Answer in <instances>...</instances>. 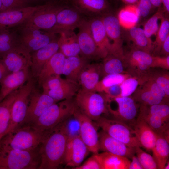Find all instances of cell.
Here are the masks:
<instances>
[{
  "mask_svg": "<svg viewBox=\"0 0 169 169\" xmlns=\"http://www.w3.org/2000/svg\"><path fill=\"white\" fill-rule=\"evenodd\" d=\"M69 119L52 130L40 146L39 169H56L64 163L67 144L70 135Z\"/></svg>",
  "mask_w": 169,
  "mask_h": 169,
  "instance_id": "obj_1",
  "label": "cell"
},
{
  "mask_svg": "<svg viewBox=\"0 0 169 169\" xmlns=\"http://www.w3.org/2000/svg\"><path fill=\"white\" fill-rule=\"evenodd\" d=\"M51 131H40L30 124H23L5 136L1 141L0 147L26 151L37 150Z\"/></svg>",
  "mask_w": 169,
  "mask_h": 169,
  "instance_id": "obj_2",
  "label": "cell"
},
{
  "mask_svg": "<svg viewBox=\"0 0 169 169\" xmlns=\"http://www.w3.org/2000/svg\"><path fill=\"white\" fill-rule=\"evenodd\" d=\"M50 106L31 125L34 128L42 131H49L73 116L77 108L73 98L61 100Z\"/></svg>",
  "mask_w": 169,
  "mask_h": 169,
  "instance_id": "obj_3",
  "label": "cell"
},
{
  "mask_svg": "<svg viewBox=\"0 0 169 169\" xmlns=\"http://www.w3.org/2000/svg\"><path fill=\"white\" fill-rule=\"evenodd\" d=\"M74 97L77 108L94 121L103 114H109L107 100L103 93L80 88Z\"/></svg>",
  "mask_w": 169,
  "mask_h": 169,
  "instance_id": "obj_4",
  "label": "cell"
},
{
  "mask_svg": "<svg viewBox=\"0 0 169 169\" xmlns=\"http://www.w3.org/2000/svg\"><path fill=\"white\" fill-rule=\"evenodd\" d=\"M39 149L26 151L0 147V169H39Z\"/></svg>",
  "mask_w": 169,
  "mask_h": 169,
  "instance_id": "obj_5",
  "label": "cell"
},
{
  "mask_svg": "<svg viewBox=\"0 0 169 169\" xmlns=\"http://www.w3.org/2000/svg\"><path fill=\"white\" fill-rule=\"evenodd\" d=\"M67 6L52 3L43 5L22 23L23 31L29 29L49 31L55 25L59 12Z\"/></svg>",
  "mask_w": 169,
  "mask_h": 169,
  "instance_id": "obj_6",
  "label": "cell"
},
{
  "mask_svg": "<svg viewBox=\"0 0 169 169\" xmlns=\"http://www.w3.org/2000/svg\"><path fill=\"white\" fill-rule=\"evenodd\" d=\"M95 122L99 127L115 139L130 147H141L134 130L127 124L102 116Z\"/></svg>",
  "mask_w": 169,
  "mask_h": 169,
  "instance_id": "obj_7",
  "label": "cell"
},
{
  "mask_svg": "<svg viewBox=\"0 0 169 169\" xmlns=\"http://www.w3.org/2000/svg\"><path fill=\"white\" fill-rule=\"evenodd\" d=\"M153 56L143 51L131 47L129 51L124 53L126 73L141 79L144 78L151 68Z\"/></svg>",
  "mask_w": 169,
  "mask_h": 169,
  "instance_id": "obj_8",
  "label": "cell"
},
{
  "mask_svg": "<svg viewBox=\"0 0 169 169\" xmlns=\"http://www.w3.org/2000/svg\"><path fill=\"white\" fill-rule=\"evenodd\" d=\"M33 86V81L29 80L18 90L12 106L9 125L6 135L22 124L26 117Z\"/></svg>",
  "mask_w": 169,
  "mask_h": 169,
  "instance_id": "obj_9",
  "label": "cell"
},
{
  "mask_svg": "<svg viewBox=\"0 0 169 169\" xmlns=\"http://www.w3.org/2000/svg\"><path fill=\"white\" fill-rule=\"evenodd\" d=\"M73 116L79 125V136L90 152L98 153L99 127L94 121L82 113L77 108Z\"/></svg>",
  "mask_w": 169,
  "mask_h": 169,
  "instance_id": "obj_10",
  "label": "cell"
},
{
  "mask_svg": "<svg viewBox=\"0 0 169 169\" xmlns=\"http://www.w3.org/2000/svg\"><path fill=\"white\" fill-rule=\"evenodd\" d=\"M115 101L117 104L116 110L109 109V113L113 119L124 122L132 127L136 122L139 111L138 105L132 97H118L109 99Z\"/></svg>",
  "mask_w": 169,
  "mask_h": 169,
  "instance_id": "obj_11",
  "label": "cell"
},
{
  "mask_svg": "<svg viewBox=\"0 0 169 169\" xmlns=\"http://www.w3.org/2000/svg\"><path fill=\"white\" fill-rule=\"evenodd\" d=\"M87 18L74 7L68 6L59 12L55 25L48 31L56 34L66 31H74Z\"/></svg>",
  "mask_w": 169,
  "mask_h": 169,
  "instance_id": "obj_12",
  "label": "cell"
},
{
  "mask_svg": "<svg viewBox=\"0 0 169 169\" xmlns=\"http://www.w3.org/2000/svg\"><path fill=\"white\" fill-rule=\"evenodd\" d=\"M101 18L112 45L110 54L123 55V33L117 16L111 12Z\"/></svg>",
  "mask_w": 169,
  "mask_h": 169,
  "instance_id": "obj_13",
  "label": "cell"
},
{
  "mask_svg": "<svg viewBox=\"0 0 169 169\" xmlns=\"http://www.w3.org/2000/svg\"><path fill=\"white\" fill-rule=\"evenodd\" d=\"M89 152L79 135H70L67 144L64 163L67 166L74 168L78 167L81 165Z\"/></svg>",
  "mask_w": 169,
  "mask_h": 169,
  "instance_id": "obj_14",
  "label": "cell"
},
{
  "mask_svg": "<svg viewBox=\"0 0 169 169\" xmlns=\"http://www.w3.org/2000/svg\"><path fill=\"white\" fill-rule=\"evenodd\" d=\"M77 34L81 56L88 60L100 59L91 32L90 19L84 20L78 28Z\"/></svg>",
  "mask_w": 169,
  "mask_h": 169,
  "instance_id": "obj_15",
  "label": "cell"
},
{
  "mask_svg": "<svg viewBox=\"0 0 169 169\" xmlns=\"http://www.w3.org/2000/svg\"><path fill=\"white\" fill-rule=\"evenodd\" d=\"M56 102L50 96L43 93L31 94L26 117L22 125L32 124L50 106Z\"/></svg>",
  "mask_w": 169,
  "mask_h": 169,
  "instance_id": "obj_16",
  "label": "cell"
},
{
  "mask_svg": "<svg viewBox=\"0 0 169 169\" xmlns=\"http://www.w3.org/2000/svg\"><path fill=\"white\" fill-rule=\"evenodd\" d=\"M2 62L8 71L16 72L30 66L31 55L21 46H15L3 55Z\"/></svg>",
  "mask_w": 169,
  "mask_h": 169,
  "instance_id": "obj_17",
  "label": "cell"
},
{
  "mask_svg": "<svg viewBox=\"0 0 169 169\" xmlns=\"http://www.w3.org/2000/svg\"><path fill=\"white\" fill-rule=\"evenodd\" d=\"M40 29L23 30L20 38L22 46L29 52L38 50L47 45L56 37L55 34Z\"/></svg>",
  "mask_w": 169,
  "mask_h": 169,
  "instance_id": "obj_18",
  "label": "cell"
},
{
  "mask_svg": "<svg viewBox=\"0 0 169 169\" xmlns=\"http://www.w3.org/2000/svg\"><path fill=\"white\" fill-rule=\"evenodd\" d=\"M43 5L0 12V31L22 24Z\"/></svg>",
  "mask_w": 169,
  "mask_h": 169,
  "instance_id": "obj_19",
  "label": "cell"
},
{
  "mask_svg": "<svg viewBox=\"0 0 169 169\" xmlns=\"http://www.w3.org/2000/svg\"><path fill=\"white\" fill-rule=\"evenodd\" d=\"M99 133V150L131 158L135 154V148L130 147L115 139L102 130Z\"/></svg>",
  "mask_w": 169,
  "mask_h": 169,
  "instance_id": "obj_20",
  "label": "cell"
},
{
  "mask_svg": "<svg viewBox=\"0 0 169 169\" xmlns=\"http://www.w3.org/2000/svg\"><path fill=\"white\" fill-rule=\"evenodd\" d=\"M72 6L89 19L102 17L111 12L107 0H72Z\"/></svg>",
  "mask_w": 169,
  "mask_h": 169,
  "instance_id": "obj_21",
  "label": "cell"
},
{
  "mask_svg": "<svg viewBox=\"0 0 169 169\" xmlns=\"http://www.w3.org/2000/svg\"><path fill=\"white\" fill-rule=\"evenodd\" d=\"M93 37L100 59H103L112 51V45L101 17L90 19Z\"/></svg>",
  "mask_w": 169,
  "mask_h": 169,
  "instance_id": "obj_22",
  "label": "cell"
},
{
  "mask_svg": "<svg viewBox=\"0 0 169 169\" xmlns=\"http://www.w3.org/2000/svg\"><path fill=\"white\" fill-rule=\"evenodd\" d=\"M58 39L56 38L47 45L35 51L31 55L30 66L34 75L38 76L44 64L59 51Z\"/></svg>",
  "mask_w": 169,
  "mask_h": 169,
  "instance_id": "obj_23",
  "label": "cell"
},
{
  "mask_svg": "<svg viewBox=\"0 0 169 169\" xmlns=\"http://www.w3.org/2000/svg\"><path fill=\"white\" fill-rule=\"evenodd\" d=\"M28 69L7 74L0 81V103L14 90L22 87L28 76Z\"/></svg>",
  "mask_w": 169,
  "mask_h": 169,
  "instance_id": "obj_24",
  "label": "cell"
},
{
  "mask_svg": "<svg viewBox=\"0 0 169 169\" xmlns=\"http://www.w3.org/2000/svg\"><path fill=\"white\" fill-rule=\"evenodd\" d=\"M132 94V98L139 105H151L169 103L159 94L154 86H149L144 83H141Z\"/></svg>",
  "mask_w": 169,
  "mask_h": 169,
  "instance_id": "obj_25",
  "label": "cell"
},
{
  "mask_svg": "<svg viewBox=\"0 0 169 169\" xmlns=\"http://www.w3.org/2000/svg\"><path fill=\"white\" fill-rule=\"evenodd\" d=\"M132 128L141 147L151 150L157 138V134L145 120L138 117Z\"/></svg>",
  "mask_w": 169,
  "mask_h": 169,
  "instance_id": "obj_26",
  "label": "cell"
},
{
  "mask_svg": "<svg viewBox=\"0 0 169 169\" xmlns=\"http://www.w3.org/2000/svg\"><path fill=\"white\" fill-rule=\"evenodd\" d=\"M101 76V64L88 63L80 73L78 80L80 88L95 91Z\"/></svg>",
  "mask_w": 169,
  "mask_h": 169,
  "instance_id": "obj_27",
  "label": "cell"
},
{
  "mask_svg": "<svg viewBox=\"0 0 169 169\" xmlns=\"http://www.w3.org/2000/svg\"><path fill=\"white\" fill-rule=\"evenodd\" d=\"M80 88V87L77 82L61 78L54 89L44 94L58 102L65 99L73 98Z\"/></svg>",
  "mask_w": 169,
  "mask_h": 169,
  "instance_id": "obj_28",
  "label": "cell"
},
{
  "mask_svg": "<svg viewBox=\"0 0 169 169\" xmlns=\"http://www.w3.org/2000/svg\"><path fill=\"white\" fill-rule=\"evenodd\" d=\"M66 57L59 50L44 64L38 75L39 82L52 76L62 74Z\"/></svg>",
  "mask_w": 169,
  "mask_h": 169,
  "instance_id": "obj_29",
  "label": "cell"
},
{
  "mask_svg": "<svg viewBox=\"0 0 169 169\" xmlns=\"http://www.w3.org/2000/svg\"><path fill=\"white\" fill-rule=\"evenodd\" d=\"M127 40L131 43V48L139 49L152 54L153 42L145 35L143 29L135 26L126 29Z\"/></svg>",
  "mask_w": 169,
  "mask_h": 169,
  "instance_id": "obj_30",
  "label": "cell"
},
{
  "mask_svg": "<svg viewBox=\"0 0 169 169\" xmlns=\"http://www.w3.org/2000/svg\"><path fill=\"white\" fill-rule=\"evenodd\" d=\"M59 34V50L66 57L79 55L80 49L77 34L74 31H66Z\"/></svg>",
  "mask_w": 169,
  "mask_h": 169,
  "instance_id": "obj_31",
  "label": "cell"
},
{
  "mask_svg": "<svg viewBox=\"0 0 169 169\" xmlns=\"http://www.w3.org/2000/svg\"><path fill=\"white\" fill-rule=\"evenodd\" d=\"M138 117L145 120L157 135L169 139V121L158 115L150 113L139 106Z\"/></svg>",
  "mask_w": 169,
  "mask_h": 169,
  "instance_id": "obj_32",
  "label": "cell"
},
{
  "mask_svg": "<svg viewBox=\"0 0 169 169\" xmlns=\"http://www.w3.org/2000/svg\"><path fill=\"white\" fill-rule=\"evenodd\" d=\"M18 91H13L0 103V144L8 128L12 106Z\"/></svg>",
  "mask_w": 169,
  "mask_h": 169,
  "instance_id": "obj_33",
  "label": "cell"
},
{
  "mask_svg": "<svg viewBox=\"0 0 169 169\" xmlns=\"http://www.w3.org/2000/svg\"><path fill=\"white\" fill-rule=\"evenodd\" d=\"M88 60L79 55L66 57L62 74L66 79L78 83L79 76L85 66L89 63Z\"/></svg>",
  "mask_w": 169,
  "mask_h": 169,
  "instance_id": "obj_34",
  "label": "cell"
},
{
  "mask_svg": "<svg viewBox=\"0 0 169 169\" xmlns=\"http://www.w3.org/2000/svg\"><path fill=\"white\" fill-rule=\"evenodd\" d=\"M123 55L110 54L104 58L103 63L101 64V76L127 73Z\"/></svg>",
  "mask_w": 169,
  "mask_h": 169,
  "instance_id": "obj_35",
  "label": "cell"
},
{
  "mask_svg": "<svg viewBox=\"0 0 169 169\" xmlns=\"http://www.w3.org/2000/svg\"><path fill=\"white\" fill-rule=\"evenodd\" d=\"M151 151L158 168L164 169L169 158V139L162 136L157 135L155 144Z\"/></svg>",
  "mask_w": 169,
  "mask_h": 169,
  "instance_id": "obj_36",
  "label": "cell"
},
{
  "mask_svg": "<svg viewBox=\"0 0 169 169\" xmlns=\"http://www.w3.org/2000/svg\"><path fill=\"white\" fill-rule=\"evenodd\" d=\"M99 154L101 169H129L128 158L106 152Z\"/></svg>",
  "mask_w": 169,
  "mask_h": 169,
  "instance_id": "obj_37",
  "label": "cell"
},
{
  "mask_svg": "<svg viewBox=\"0 0 169 169\" xmlns=\"http://www.w3.org/2000/svg\"><path fill=\"white\" fill-rule=\"evenodd\" d=\"M117 16L121 27L125 29L136 26L139 19L136 4L125 6Z\"/></svg>",
  "mask_w": 169,
  "mask_h": 169,
  "instance_id": "obj_38",
  "label": "cell"
},
{
  "mask_svg": "<svg viewBox=\"0 0 169 169\" xmlns=\"http://www.w3.org/2000/svg\"><path fill=\"white\" fill-rule=\"evenodd\" d=\"M161 22L156 34L155 41L153 42V50L152 54L158 55L162 44L169 35V20L166 15L161 18Z\"/></svg>",
  "mask_w": 169,
  "mask_h": 169,
  "instance_id": "obj_39",
  "label": "cell"
},
{
  "mask_svg": "<svg viewBox=\"0 0 169 169\" xmlns=\"http://www.w3.org/2000/svg\"><path fill=\"white\" fill-rule=\"evenodd\" d=\"M152 70L150 69L146 76L154 81L164 92L166 98H169V73L168 70Z\"/></svg>",
  "mask_w": 169,
  "mask_h": 169,
  "instance_id": "obj_40",
  "label": "cell"
},
{
  "mask_svg": "<svg viewBox=\"0 0 169 169\" xmlns=\"http://www.w3.org/2000/svg\"><path fill=\"white\" fill-rule=\"evenodd\" d=\"M130 75L127 73L112 74L106 75L100 80L95 88V91L102 92L105 88L112 85L120 84Z\"/></svg>",
  "mask_w": 169,
  "mask_h": 169,
  "instance_id": "obj_41",
  "label": "cell"
},
{
  "mask_svg": "<svg viewBox=\"0 0 169 169\" xmlns=\"http://www.w3.org/2000/svg\"><path fill=\"white\" fill-rule=\"evenodd\" d=\"M163 8L161 6L158 8L157 12L145 23L143 29L146 36L148 38L156 35L158 29V20L165 15Z\"/></svg>",
  "mask_w": 169,
  "mask_h": 169,
  "instance_id": "obj_42",
  "label": "cell"
},
{
  "mask_svg": "<svg viewBox=\"0 0 169 169\" xmlns=\"http://www.w3.org/2000/svg\"><path fill=\"white\" fill-rule=\"evenodd\" d=\"M141 83V79L130 75L120 84L121 93L120 97L131 96Z\"/></svg>",
  "mask_w": 169,
  "mask_h": 169,
  "instance_id": "obj_43",
  "label": "cell"
},
{
  "mask_svg": "<svg viewBox=\"0 0 169 169\" xmlns=\"http://www.w3.org/2000/svg\"><path fill=\"white\" fill-rule=\"evenodd\" d=\"M140 146L135 148V154L143 169H158L153 156L142 150Z\"/></svg>",
  "mask_w": 169,
  "mask_h": 169,
  "instance_id": "obj_44",
  "label": "cell"
},
{
  "mask_svg": "<svg viewBox=\"0 0 169 169\" xmlns=\"http://www.w3.org/2000/svg\"><path fill=\"white\" fill-rule=\"evenodd\" d=\"M15 38L11 33L4 32L0 34V53L3 55L15 47Z\"/></svg>",
  "mask_w": 169,
  "mask_h": 169,
  "instance_id": "obj_45",
  "label": "cell"
},
{
  "mask_svg": "<svg viewBox=\"0 0 169 169\" xmlns=\"http://www.w3.org/2000/svg\"><path fill=\"white\" fill-rule=\"evenodd\" d=\"M2 5L0 12L13 10L27 7V0H2Z\"/></svg>",
  "mask_w": 169,
  "mask_h": 169,
  "instance_id": "obj_46",
  "label": "cell"
},
{
  "mask_svg": "<svg viewBox=\"0 0 169 169\" xmlns=\"http://www.w3.org/2000/svg\"><path fill=\"white\" fill-rule=\"evenodd\" d=\"M82 165L75 168L76 169H101V162L99 153L93 154Z\"/></svg>",
  "mask_w": 169,
  "mask_h": 169,
  "instance_id": "obj_47",
  "label": "cell"
},
{
  "mask_svg": "<svg viewBox=\"0 0 169 169\" xmlns=\"http://www.w3.org/2000/svg\"><path fill=\"white\" fill-rule=\"evenodd\" d=\"M136 5L139 19L148 16L153 7L149 0H138Z\"/></svg>",
  "mask_w": 169,
  "mask_h": 169,
  "instance_id": "obj_48",
  "label": "cell"
},
{
  "mask_svg": "<svg viewBox=\"0 0 169 169\" xmlns=\"http://www.w3.org/2000/svg\"><path fill=\"white\" fill-rule=\"evenodd\" d=\"M153 61L151 68H159L169 69V55L166 56L153 55Z\"/></svg>",
  "mask_w": 169,
  "mask_h": 169,
  "instance_id": "obj_49",
  "label": "cell"
},
{
  "mask_svg": "<svg viewBox=\"0 0 169 169\" xmlns=\"http://www.w3.org/2000/svg\"><path fill=\"white\" fill-rule=\"evenodd\" d=\"M102 93L105 94L107 100L120 97L121 93L120 84L114 85L107 88Z\"/></svg>",
  "mask_w": 169,
  "mask_h": 169,
  "instance_id": "obj_50",
  "label": "cell"
},
{
  "mask_svg": "<svg viewBox=\"0 0 169 169\" xmlns=\"http://www.w3.org/2000/svg\"><path fill=\"white\" fill-rule=\"evenodd\" d=\"M158 55L163 56L169 55V35L163 43Z\"/></svg>",
  "mask_w": 169,
  "mask_h": 169,
  "instance_id": "obj_51",
  "label": "cell"
},
{
  "mask_svg": "<svg viewBox=\"0 0 169 169\" xmlns=\"http://www.w3.org/2000/svg\"><path fill=\"white\" fill-rule=\"evenodd\" d=\"M129 169H143V168L138 158L135 155L131 158Z\"/></svg>",
  "mask_w": 169,
  "mask_h": 169,
  "instance_id": "obj_52",
  "label": "cell"
},
{
  "mask_svg": "<svg viewBox=\"0 0 169 169\" xmlns=\"http://www.w3.org/2000/svg\"><path fill=\"white\" fill-rule=\"evenodd\" d=\"M7 70L2 62L0 61V82L7 74Z\"/></svg>",
  "mask_w": 169,
  "mask_h": 169,
  "instance_id": "obj_53",
  "label": "cell"
},
{
  "mask_svg": "<svg viewBox=\"0 0 169 169\" xmlns=\"http://www.w3.org/2000/svg\"><path fill=\"white\" fill-rule=\"evenodd\" d=\"M163 9L166 16H168L169 13V0H162Z\"/></svg>",
  "mask_w": 169,
  "mask_h": 169,
  "instance_id": "obj_54",
  "label": "cell"
},
{
  "mask_svg": "<svg viewBox=\"0 0 169 169\" xmlns=\"http://www.w3.org/2000/svg\"><path fill=\"white\" fill-rule=\"evenodd\" d=\"M153 7L159 8L162 4V0H149Z\"/></svg>",
  "mask_w": 169,
  "mask_h": 169,
  "instance_id": "obj_55",
  "label": "cell"
},
{
  "mask_svg": "<svg viewBox=\"0 0 169 169\" xmlns=\"http://www.w3.org/2000/svg\"><path fill=\"white\" fill-rule=\"evenodd\" d=\"M127 5L136 4L138 0H121Z\"/></svg>",
  "mask_w": 169,
  "mask_h": 169,
  "instance_id": "obj_56",
  "label": "cell"
},
{
  "mask_svg": "<svg viewBox=\"0 0 169 169\" xmlns=\"http://www.w3.org/2000/svg\"><path fill=\"white\" fill-rule=\"evenodd\" d=\"M169 169V162L168 161L166 162L165 165L164 169Z\"/></svg>",
  "mask_w": 169,
  "mask_h": 169,
  "instance_id": "obj_57",
  "label": "cell"
},
{
  "mask_svg": "<svg viewBox=\"0 0 169 169\" xmlns=\"http://www.w3.org/2000/svg\"><path fill=\"white\" fill-rule=\"evenodd\" d=\"M2 5V0H0V10L1 8Z\"/></svg>",
  "mask_w": 169,
  "mask_h": 169,
  "instance_id": "obj_58",
  "label": "cell"
},
{
  "mask_svg": "<svg viewBox=\"0 0 169 169\" xmlns=\"http://www.w3.org/2000/svg\"><path fill=\"white\" fill-rule=\"evenodd\" d=\"M64 0L66 1V2H71L72 1V0Z\"/></svg>",
  "mask_w": 169,
  "mask_h": 169,
  "instance_id": "obj_59",
  "label": "cell"
}]
</instances>
